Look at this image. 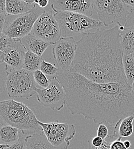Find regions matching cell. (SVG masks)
I'll list each match as a JSON object with an SVG mask.
<instances>
[{"mask_svg":"<svg viewBox=\"0 0 134 149\" xmlns=\"http://www.w3.org/2000/svg\"><path fill=\"white\" fill-rule=\"evenodd\" d=\"M134 114L127 116L117 122L114 127V135L116 138H127L134 132Z\"/></svg>","mask_w":134,"mask_h":149,"instance_id":"cell-16","label":"cell"},{"mask_svg":"<svg viewBox=\"0 0 134 149\" xmlns=\"http://www.w3.org/2000/svg\"><path fill=\"white\" fill-rule=\"evenodd\" d=\"M62 86L70 113L97 125H115L134 114V93L128 84L96 83L81 74L58 70L55 76Z\"/></svg>","mask_w":134,"mask_h":149,"instance_id":"cell-1","label":"cell"},{"mask_svg":"<svg viewBox=\"0 0 134 149\" xmlns=\"http://www.w3.org/2000/svg\"><path fill=\"white\" fill-rule=\"evenodd\" d=\"M103 139L97 136L93 138L92 139L89 140L90 142L92 144V146L94 147H100L102 145L103 143Z\"/></svg>","mask_w":134,"mask_h":149,"instance_id":"cell-29","label":"cell"},{"mask_svg":"<svg viewBox=\"0 0 134 149\" xmlns=\"http://www.w3.org/2000/svg\"><path fill=\"white\" fill-rule=\"evenodd\" d=\"M27 51L21 42L20 39H16L4 53V62L13 70L23 69L24 57Z\"/></svg>","mask_w":134,"mask_h":149,"instance_id":"cell-13","label":"cell"},{"mask_svg":"<svg viewBox=\"0 0 134 149\" xmlns=\"http://www.w3.org/2000/svg\"><path fill=\"white\" fill-rule=\"evenodd\" d=\"M131 89H132V90H133V91L134 93V82L133 83V84H132V85L131 86Z\"/></svg>","mask_w":134,"mask_h":149,"instance_id":"cell-38","label":"cell"},{"mask_svg":"<svg viewBox=\"0 0 134 149\" xmlns=\"http://www.w3.org/2000/svg\"><path fill=\"white\" fill-rule=\"evenodd\" d=\"M36 5V3L28 4L24 0H6V13L10 15H19L31 11Z\"/></svg>","mask_w":134,"mask_h":149,"instance_id":"cell-17","label":"cell"},{"mask_svg":"<svg viewBox=\"0 0 134 149\" xmlns=\"http://www.w3.org/2000/svg\"><path fill=\"white\" fill-rule=\"evenodd\" d=\"M132 55H133V57H134V52L133 54H132Z\"/></svg>","mask_w":134,"mask_h":149,"instance_id":"cell-39","label":"cell"},{"mask_svg":"<svg viewBox=\"0 0 134 149\" xmlns=\"http://www.w3.org/2000/svg\"><path fill=\"white\" fill-rule=\"evenodd\" d=\"M50 2L53 12H69L81 14L90 17L93 14L94 5L92 0H53Z\"/></svg>","mask_w":134,"mask_h":149,"instance_id":"cell-12","label":"cell"},{"mask_svg":"<svg viewBox=\"0 0 134 149\" xmlns=\"http://www.w3.org/2000/svg\"><path fill=\"white\" fill-rule=\"evenodd\" d=\"M61 31V37H73L102 29L105 25L99 19L69 12H53Z\"/></svg>","mask_w":134,"mask_h":149,"instance_id":"cell-4","label":"cell"},{"mask_svg":"<svg viewBox=\"0 0 134 149\" xmlns=\"http://www.w3.org/2000/svg\"><path fill=\"white\" fill-rule=\"evenodd\" d=\"M9 146L8 145H0V149H4L5 148H8Z\"/></svg>","mask_w":134,"mask_h":149,"instance_id":"cell-37","label":"cell"},{"mask_svg":"<svg viewBox=\"0 0 134 149\" xmlns=\"http://www.w3.org/2000/svg\"><path fill=\"white\" fill-rule=\"evenodd\" d=\"M123 2L127 6H128L132 11L134 12V0H128V1L123 0Z\"/></svg>","mask_w":134,"mask_h":149,"instance_id":"cell-33","label":"cell"},{"mask_svg":"<svg viewBox=\"0 0 134 149\" xmlns=\"http://www.w3.org/2000/svg\"><path fill=\"white\" fill-rule=\"evenodd\" d=\"M34 79L36 83L43 88H47L51 82V79H48L47 76L42 72L40 70L33 72Z\"/></svg>","mask_w":134,"mask_h":149,"instance_id":"cell-24","label":"cell"},{"mask_svg":"<svg viewBox=\"0 0 134 149\" xmlns=\"http://www.w3.org/2000/svg\"><path fill=\"white\" fill-rule=\"evenodd\" d=\"M6 14V1L0 0V15Z\"/></svg>","mask_w":134,"mask_h":149,"instance_id":"cell-32","label":"cell"},{"mask_svg":"<svg viewBox=\"0 0 134 149\" xmlns=\"http://www.w3.org/2000/svg\"><path fill=\"white\" fill-rule=\"evenodd\" d=\"M112 142L108 141L106 140L103 141V143L102 145L100 147H94L92 145V144L90 142V141H88V149H110V146Z\"/></svg>","mask_w":134,"mask_h":149,"instance_id":"cell-28","label":"cell"},{"mask_svg":"<svg viewBox=\"0 0 134 149\" xmlns=\"http://www.w3.org/2000/svg\"><path fill=\"white\" fill-rule=\"evenodd\" d=\"M31 34L53 45L61 37V31L52 10L45 11L35 22Z\"/></svg>","mask_w":134,"mask_h":149,"instance_id":"cell-9","label":"cell"},{"mask_svg":"<svg viewBox=\"0 0 134 149\" xmlns=\"http://www.w3.org/2000/svg\"><path fill=\"white\" fill-rule=\"evenodd\" d=\"M124 143V145L125 146V147L127 148V149H130L131 148V142L129 141H125L124 142H123Z\"/></svg>","mask_w":134,"mask_h":149,"instance_id":"cell-35","label":"cell"},{"mask_svg":"<svg viewBox=\"0 0 134 149\" xmlns=\"http://www.w3.org/2000/svg\"><path fill=\"white\" fill-rule=\"evenodd\" d=\"M35 90L38 102L45 107L60 111L65 105V90L55 76L51 79L47 88L40 89L36 87Z\"/></svg>","mask_w":134,"mask_h":149,"instance_id":"cell-10","label":"cell"},{"mask_svg":"<svg viewBox=\"0 0 134 149\" xmlns=\"http://www.w3.org/2000/svg\"><path fill=\"white\" fill-rule=\"evenodd\" d=\"M122 138H119L111 142L110 149H127L124 146L123 142L122 141Z\"/></svg>","mask_w":134,"mask_h":149,"instance_id":"cell-27","label":"cell"},{"mask_svg":"<svg viewBox=\"0 0 134 149\" xmlns=\"http://www.w3.org/2000/svg\"><path fill=\"white\" fill-rule=\"evenodd\" d=\"M9 74V68L5 62L0 63V93L6 90V81Z\"/></svg>","mask_w":134,"mask_h":149,"instance_id":"cell-22","label":"cell"},{"mask_svg":"<svg viewBox=\"0 0 134 149\" xmlns=\"http://www.w3.org/2000/svg\"><path fill=\"white\" fill-rule=\"evenodd\" d=\"M58 68L56 67L55 65L47 62L44 60H42L40 68V70L45 75L51 76H55L58 73Z\"/></svg>","mask_w":134,"mask_h":149,"instance_id":"cell-23","label":"cell"},{"mask_svg":"<svg viewBox=\"0 0 134 149\" xmlns=\"http://www.w3.org/2000/svg\"><path fill=\"white\" fill-rule=\"evenodd\" d=\"M19 130L10 126H2L0 127V145L10 146L19 138Z\"/></svg>","mask_w":134,"mask_h":149,"instance_id":"cell-19","label":"cell"},{"mask_svg":"<svg viewBox=\"0 0 134 149\" xmlns=\"http://www.w3.org/2000/svg\"><path fill=\"white\" fill-rule=\"evenodd\" d=\"M15 38H12L3 33H0V51H5L15 41Z\"/></svg>","mask_w":134,"mask_h":149,"instance_id":"cell-26","label":"cell"},{"mask_svg":"<svg viewBox=\"0 0 134 149\" xmlns=\"http://www.w3.org/2000/svg\"><path fill=\"white\" fill-rule=\"evenodd\" d=\"M20 41L27 51L31 52L41 57L47 48L52 45L31 33L21 38Z\"/></svg>","mask_w":134,"mask_h":149,"instance_id":"cell-14","label":"cell"},{"mask_svg":"<svg viewBox=\"0 0 134 149\" xmlns=\"http://www.w3.org/2000/svg\"><path fill=\"white\" fill-rule=\"evenodd\" d=\"M76 42L74 37H61L53 45L52 54L59 70H70L76 55Z\"/></svg>","mask_w":134,"mask_h":149,"instance_id":"cell-11","label":"cell"},{"mask_svg":"<svg viewBox=\"0 0 134 149\" xmlns=\"http://www.w3.org/2000/svg\"><path fill=\"white\" fill-rule=\"evenodd\" d=\"M50 2V1L49 0H40V2L37 4L38 6L42 9H44L46 6H48L49 3Z\"/></svg>","mask_w":134,"mask_h":149,"instance_id":"cell-34","label":"cell"},{"mask_svg":"<svg viewBox=\"0 0 134 149\" xmlns=\"http://www.w3.org/2000/svg\"><path fill=\"white\" fill-rule=\"evenodd\" d=\"M7 14L0 15V33L3 32V29L5 25V22L6 19Z\"/></svg>","mask_w":134,"mask_h":149,"instance_id":"cell-31","label":"cell"},{"mask_svg":"<svg viewBox=\"0 0 134 149\" xmlns=\"http://www.w3.org/2000/svg\"><path fill=\"white\" fill-rule=\"evenodd\" d=\"M45 12L36 4L27 13L19 15L7 14L2 33L12 38L21 39L31 33L35 22Z\"/></svg>","mask_w":134,"mask_h":149,"instance_id":"cell-6","label":"cell"},{"mask_svg":"<svg viewBox=\"0 0 134 149\" xmlns=\"http://www.w3.org/2000/svg\"><path fill=\"white\" fill-rule=\"evenodd\" d=\"M25 142L26 149H56L48 142L43 132L28 135Z\"/></svg>","mask_w":134,"mask_h":149,"instance_id":"cell-15","label":"cell"},{"mask_svg":"<svg viewBox=\"0 0 134 149\" xmlns=\"http://www.w3.org/2000/svg\"><path fill=\"white\" fill-rule=\"evenodd\" d=\"M94 9L105 26L116 24L125 26L131 12L123 0H94Z\"/></svg>","mask_w":134,"mask_h":149,"instance_id":"cell-5","label":"cell"},{"mask_svg":"<svg viewBox=\"0 0 134 149\" xmlns=\"http://www.w3.org/2000/svg\"><path fill=\"white\" fill-rule=\"evenodd\" d=\"M123 56L119 26L100 29L81 35L69 71L96 83L128 84Z\"/></svg>","mask_w":134,"mask_h":149,"instance_id":"cell-2","label":"cell"},{"mask_svg":"<svg viewBox=\"0 0 134 149\" xmlns=\"http://www.w3.org/2000/svg\"><path fill=\"white\" fill-rule=\"evenodd\" d=\"M42 60V57L27 51L24 57L23 69L32 72L39 70Z\"/></svg>","mask_w":134,"mask_h":149,"instance_id":"cell-20","label":"cell"},{"mask_svg":"<svg viewBox=\"0 0 134 149\" xmlns=\"http://www.w3.org/2000/svg\"><path fill=\"white\" fill-rule=\"evenodd\" d=\"M120 37L123 55H132L134 52V29L125 28L120 30Z\"/></svg>","mask_w":134,"mask_h":149,"instance_id":"cell-18","label":"cell"},{"mask_svg":"<svg viewBox=\"0 0 134 149\" xmlns=\"http://www.w3.org/2000/svg\"><path fill=\"white\" fill-rule=\"evenodd\" d=\"M27 135H26V133L25 132L19 130V138L18 140L8 148L4 149H26L25 139Z\"/></svg>","mask_w":134,"mask_h":149,"instance_id":"cell-25","label":"cell"},{"mask_svg":"<svg viewBox=\"0 0 134 149\" xmlns=\"http://www.w3.org/2000/svg\"><path fill=\"white\" fill-rule=\"evenodd\" d=\"M35 113L23 103L13 99L0 102V124L10 126L25 133L42 132Z\"/></svg>","mask_w":134,"mask_h":149,"instance_id":"cell-3","label":"cell"},{"mask_svg":"<svg viewBox=\"0 0 134 149\" xmlns=\"http://www.w3.org/2000/svg\"><path fill=\"white\" fill-rule=\"evenodd\" d=\"M126 28L134 29V12L131 10L130 17L124 26Z\"/></svg>","mask_w":134,"mask_h":149,"instance_id":"cell-30","label":"cell"},{"mask_svg":"<svg viewBox=\"0 0 134 149\" xmlns=\"http://www.w3.org/2000/svg\"><path fill=\"white\" fill-rule=\"evenodd\" d=\"M4 62V53L0 51V63Z\"/></svg>","mask_w":134,"mask_h":149,"instance_id":"cell-36","label":"cell"},{"mask_svg":"<svg viewBox=\"0 0 134 149\" xmlns=\"http://www.w3.org/2000/svg\"><path fill=\"white\" fill-rule=\"evenodd\" d=\"M38 123L48 142L56 149H68L76 135L74 125L60 123L58 120L49 123L38 120Z\"/></svg>","mask_w":134,"mask_h":149,"instance_id":"cell-8","label":"cell"},{"mask_svg":"<svg viewBox=\"0 0 134 149\" xmlns=\"http://www.w3.org/2000/svg\"><path fill=\"white\" fill-rule=\"evenodd\" d=\"M123 64L127 83L131 87L134 81V57L133 55H123Z\"/></svg>","mask_w":134,"mask_h":149,"instance_id":"cell-21","label":"cell"},{"mask_svg":"<svg viewBox=\"0 0 134 149\" xmlns=\"http://www.w3.org/2000/svg\"><path fill=\"white\" fill-rule=\"evenodd\" d=\"M36 82L33 72L24 69L13 70L9 69L6 81V90L10 98L29 99L35 95Z\"/></svg>","mask_w":134,"mask_h":149,"instance_id":"cell-7","label":"cell"}]
</instances>
